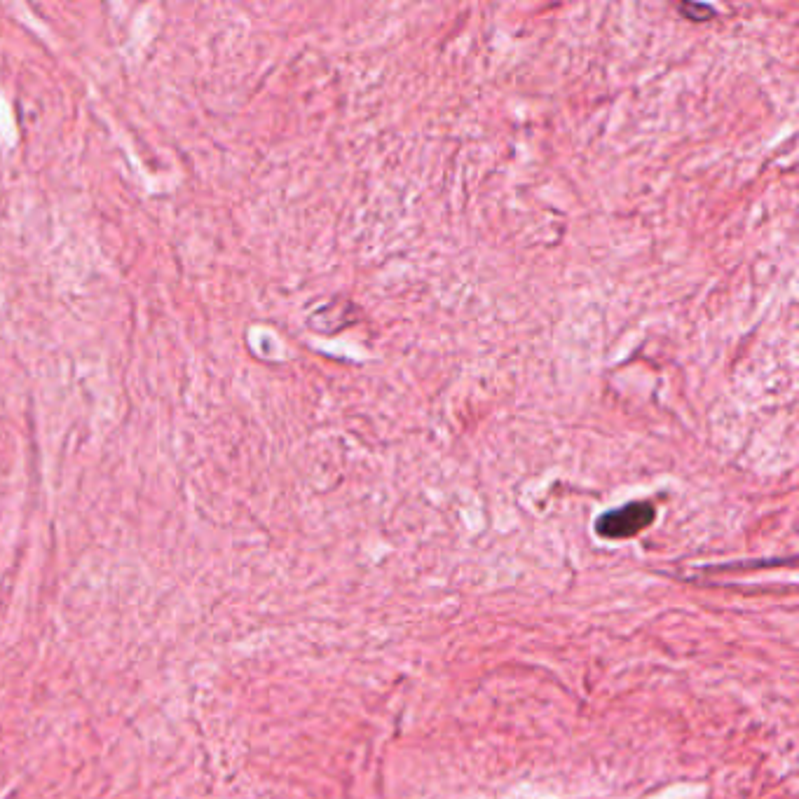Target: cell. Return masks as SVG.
Returning <instances> with one entry per match:
<instances>
[{
	"label": "cell",
	"instance_id": "1",
	"mask_svg": "<svg viewBox=\"0 0 799 799\" xmlns=\"http://www.w3.org/2000/svg\"><path fill=\"white\" fill-rule=\"evenodd\" d=\"M654 521V504L631 502L624 507L605 511L596 521V532L605 539H628L650 528Z\"/></svg>",
	"mask_w": 799,
	"mask_h": 799
},
{
	"label": "cell",
	"instance_id": "2",
	"mask_svg": "<svg viewBox=\"0 0 799 799\" xmlns=\"http://www.w3.org/2000/svg\"><path fill=\"white\" fill-rule=\"evenodd\" d=\"M682 15H687V19H694V22H703V19L713 17V10L706 8V5H680Z\"/></svg>",
	"mask_w": 799,
	"mask_h": 799
}]
</instances>
